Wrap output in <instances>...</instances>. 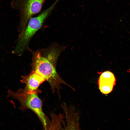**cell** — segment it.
<instances>
[{
	"label": "cell",
	"instance_id": "obj_1",
	"mask_svg": "<svg viewBox=\"0 0 130 130\" xmlns=\"http://www.w3.org/2000/svg\"><path fill=\"white\" fill-rule=\"evenodd\" d=\"M66 46L53 44L45 48L34 51L29 49L32 55V70L43 77L50 84L52 91H58L62 84L74 89L65 82L58 73L56 69L57 62L61 53Z\"/></svg>",
	"mask_w": 130,
	"mask_h": 130
},
{
	"label": "cell",
	"instance_id": "obj_2",
	"mask_svg": "<svg viewBox=\"0 0 130 130\" xmlns=\"http://www.w3.org/2000/svg\"><path fill=\"white\" fill-rule=\"evenodd\" d=\"M38 90L36 93L27 92L23 89H20L17 92L9 90L7 97H12L20 103L19 109L22 111L29 109L34 113L41 122L43 130H48L50 120L44 112L42 108V103L38 95Z\"/></svg>",
	"mask_w": 130,
	"mask_h": 130
},
{
	"label": "cell",
	"instance_id": "obj_3",
	"mask_svg": "<svg viewBox=\"0 0 130 130\" xmlns=\"http://www.w3.org/2000/svg\"><path fill=\"white\" fill-rule=\"evenodd\" d=\"M60 0H56L46 9L42 11L37 16L32 17L20 34L16 50L18 53H21L27 47L30 40L42 27L44 22L54 9Z\"/></svg>",
	"mask_w": 130,
	"mask_h": 130
},
{
	"label": "cell",
	"instance_id": "obj_4",
	"mask_svg": "<svg viewBox=\"0 0 130 130\" xmlns=\"http://www.w3.org/2000/svg\"><path fill=\"white\" fill-rule=\"evenodd\" d=\"M46 0H12L11 7L19 11L21 18V31L26 26L29 20L39 12Z\"/></svg>",
	"mask_w": 130,
	"mask_h": 130
},
{
	"label": "cell",
	"instance_id": "obj_5",
	"mask_svg": "<svg viewBox=\"0 0 130 130\" xmlns=\"http://www.w3.org/2000/svg\"><path fill=\"white\" fill-rule=\"evenodd\" d=\"M62 107L65 115L66 124L64 123L62 130H81L80 127L79 115L73 106L68 107L63 104Z\"/></svg>",
	"mask_w": 130,
	"mask_h": 130
},
{
	"label": "cell",
	"instance_id": "obj_6",
	"mask_svg": "<svg viewBox=\"0 0 130 130\" xmlns=\"http://www.w3.org/2000/svg\"><path fill=\"white\" fill-rule=\"evenodd\" d=\"M45 81L43 77L33 70L28 75L22 76L20 80L22 83L25 84L24 88L23 89V91L29 93L37 92L39 86Z\"/></svg>",
	"mask_w": 130,
	"mask_h": 130
},
{
	"label": "cell",
	"instance_id": "obj_7",
	"mask_svg": "<svg viewBox=\"0 0 130 130\" xmlns=\"http://www.w3.org/2000/svg\"><path fill=\"white\" fill-rule=\"evenodd\" d=\"M116 80L113 74L109 71L103 72L98 80L99 89L103 93L106 94L110 93L116 84Z\"/></svg>",
	"mask_w": 130,
	"mask_h": 130
},
{
	"label": "cell",
	"instance_id": "obj_8",
	"mask_svg": "<svg viewBox=\"0 0 130 130\" xmlns=\"http://www.w3.org/2000/svg\"><path fill=\"white\" fill-rule=\"evenodd\" d=\"M51 123L48 130H62V126L65 118L63 114H57L54 112L50 114Z\"/></svg>",
	"mask_w": 130,
	"mask_h": 130
}]
</instances>
